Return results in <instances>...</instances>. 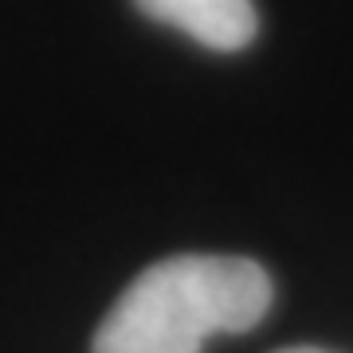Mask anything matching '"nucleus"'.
<instances>
[{"instance_id": "obj_3", "label": "nucleus", "mask_w": 353, "mask_h": 353, "mask_svg": "<svg viewBox=\"0 0 353 353\" xmlns=\"http://www.w3.org/2000/svg\"><path fill=\"white\" fill-rule=\"evenodd\" d=\"M279 353H326V350H318V345H287V350H279Z\"/></svg>"}, {"instance_id": "obj_2", "label": "nucleus", "mask_w": 353, "mask_h": 353, "mask_svg": "<svg viewBox=\"0 0 353 353\" xmlns=\"http://www.w3.org/2000/svg\"><path fill=\"white\" fill-rule=\"evenodd\" d=\"M138 8L212 51L248 48L259 28L252 0H138Z\"/></svg>"}, {"instance_id": "obj_1", "label": "nucleus", "mask_w": 353, "mask_h": 353, "mask_svg": "<svg viewBox=\"0 0 353 353\" xmlns=\"http://www.w3.org/2000/svg\"><path fill=\"white\" fill-rule=\"evenodd\" d=\"M275 287L243 255H173L145 267L110 306L94 353H201L216 334L263 322Z\"/></svg>"}]
</instances>
